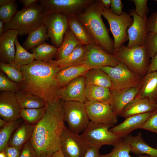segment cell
Instances as JSON below:
<instances>
[{
	"label": "cell",
	"mask_w": 157,
	"mask_h": 157,
	"mask_svg": "<svg viewBox=\"0 0 157 157\" xmlns=\"http://www.w3.org/2000/svg\"><path fill=\"white\" fill-rule=\"evenodd\" d=\"M61 99L51 104L46 103L45 113L34 126L29 140L38 156H51L60 148L62 134L65 126Z\"/></svg>",
	"instance_id": "1"
},
{
	"label": "cell",
	"mask_w": 157,
	"mask_h": 157,
	"mask_svg": "<svg viewBox=\"0 0 157 157\" xmlns=\"http://www.w3.org/2000/svg\"><path fill=\"white\" fill-rule=\"evenodd\" d=\"M23 79L20 90L30 92L51 104L60 98L62 87L56 78L60 68L47 62L35 60L31 63L20 67Z\"/></svg>",
	"instance_id": "2"
},
{
	"label": "cell",
	"mask_w": 157,
	"mask_h": 157,
	"mask_svg": "<svg viewBox=\"0 0 157 157\" xmlns=\"http://www.w3.org/2000/svg\"><path fill=\"white\" fill-rule=\"evenodd\" d=\"M103 7L99 0H94L76 17L92 36L95 42L112 55L114 42L101 18Z\"/></svg>",
	"instance_id": "3"
},
{
	"label": "cell",
	"mask_w": 157,
	"mask_h": 157,
	"mask_svg": "<svg viewBox=\"0 0 157 157\" xmlns=\"http://www.w3.org/2000/svg\"><path fill=\"white\" fill-rule=\"evenodd\" d=\"M45 15L38 1L29 7L17 11L11 21L5 24L4 32L15 30L19 35L28 34L43 24Z\"/></svg>",
	"instance_id": "4"
},
{
	"label": "cell",
	"mask_w": 157,
	"mask_h": 157,
	"mask_svg": "<svg viewBox=\"0 0 157 157\" xmlns=\"http://www.w3.org/2000/svg\"><path fill=\"white\" fill-rule=\"evenodd\" d=\"M112 55L119 62L142 77L144 78L147 74L150 61L145 45L128 48L124 44L114 51Z\"/></svg>",
	"instance_id": "5"
},
{
	"label": "cell",
	"mask_w": 157,
	"mask_h": 157,
	"mask_svg": "<svg viewBox=\"0 0 157 157\" xmlns=\"http://www.w3.org/2000/svg\"><path fill=\"white\" fill-rule=\"evenodd\" d=\"M110 77L112 83L110 89L121 90L132 87H140L143 77L129 69L123 63L119 62L115 67H99Z\"/></svg>",
	"instance_id": "6"
},
{
	"label": "cell",
	"mask_w": 157,
	"mask_h": 157,
	"mask_svg": "<svg viewBox=\"0 0 157 157\" xmlns=\"http://www.w3.org/2000/svg\"><path fill=\"white\" fill-rule=\"evenodd\" d=\"M102 15L107 20L113 36L114 51L117 50L129 40L127 31L132 25L133 19L125 11L121 15L117 16L113 14L110 8H104Z\"/></svg>",
	"instance_id": "7"
},
{
	"label": "cell",
	"mask_w": 157,
	"mask_h": 157,
	"mask_svg": "<svg viewBox=\"0 0 157 157\" xmlns=\"http://www.w3.org/2000/svg\"><path fill=\"white\" fill-rule=\"evenodd\" d=\"M63 108L64 120L67 124L68 128L76 133H81L90 121L85 103L64 101Z\"/></svg>",
	"instance_id": "8"
},
{
	"label": "cell",
	"mask_w": 157,
	"mask_h": 157,
	"mask_svg": "<svg viewBox=\"0 0 157 157\" xmlns=\"http://www.w3.org/2000/svg\"><path fill=\"white\" fill-rule=\"evenodd\" d=\"M111 126L90 121L87 127L80 134L92 146L101 147L104 145L113 146L123 139L110 132Z\"/></svg>",
	"instance_id": "9"
},
{
	"label": "cell",
	"mask_w": 157,
	"mask_h": 157,
	"mask_svg": "<svg viewBox=\"0 0 157 157\" xmlns=\"http://www.w3.org/2000/svg\"><path fill=\"white\" fill-rule=\"evenodd\" d=\"M94 0H39L45 15L63 13L67 17L76 16Z\"/></svg>",
	"instance_id": "10"
},
{
	"label": "cell",
	"mask_w": 157,
	"mask_h": 157,
	"mask_svg": "<svg viewBox=\"0 0 157 157\" xmlns=\"http://www.w3.org/2000/svg\"><path fill=\"white\" fill-rule=\"evenodd\" d=\"M60 145L65 157H85L92 147L80 134L73 132L66 125L61 136Z\"/></svg>",
	"instance_id": "11"
},
{
	"label": "cell",
	"mask_w": 157,
	"mask_h": 157,
	"mask_svg": "<svg viewBox=\"0 0 157 157\" xmlns=\"http://www.w3.org/2000/svg\"><path fill=\"white\" fill-rule=\"evenodd\" d=\"M43 24L46 27L48 38L53 45L58 48L68 28V17L60 13H49L45 15Z\"/></svg>",
	"instance_id": "12"
},
{
	"label": "cell",
	"mask_w": 157,
	"mask_h": 157,
	"mask_svg": "<svg viewBox=\"0 0 157 157\" xmlns=\"http://www.w3.org/2000/svg\"><path fill=\"white\" fill-rule=\"evenodd\" d=\"M85 105L90 121L112 127L117 122V116L109 102L86 101Z\"/></svg>",
	"instance_id": "13"
},
{
	"label": "cell",
	"mask_w": 157,
	"mask_h": 157,
	"mask_svg": "<svg viewBox=\"0 0 157 157\" xmlns=\"http://www.w3.org/2000/svg\"><path fill=\"white\" fill-rule=\"evenodd\" d=\"M119 62L96 43L86 45V50L83 64L92 68L102 66L115 67Z\"/></svg>",
	"instance_id": "14"
},
{
	"label": "cell",
	"mask_w": 157,
	"mask_h": 157,
	"mask_svg": "<svg viewBox=\"0 0 157 157\" xmlns=\"http://www.w3.org/2000/svg\"><path fill=\"white\" fill-rule=\"evenodd\" d=\"M15 92L11 91L0 92V115L1 118L9 122L20 119L21 110Z\"/></svg>",
	"instance_id": "15"
},
{
	"label": "cell",
	"mask_w": 157,
	"mask_h": 157,
	"mask_svg": "<svg viewBox=\"0 0 157 157\" xmlns=\"http://www.w3.org/2000/svg\"><path fill=\"white\" fill-rule=\"evenodd\" d=\"M129 14L133 17V21L127 30L129 42L126 47L131 48L135 45H144L147 34L146 29L147 18H141L134 9L130 10Z\"/></svg>",
	"instance_id": "16"
},
{
	"label": "cell",
	"mask_w": 157,
	"mask_h": 157,
	"mask_svg": "<svg viewBox=\"0 0 157 157\" xmlns=\"http://www.w3.org/2000/svg\"><path fill=\"white\" fill-rule=\"evenodd\" d=\"M86 87L84 76H80L61 88L60 98L64 101H76L85 103L86 101L85 95Z\"/></svg>",
	"instance_id": "17"
},
{
	"label": "cell",
	"mask_w": 157,
	"mask_h": 157,
	"mask_svg": "<svg viewBox=\"0 0 157 157\" xmlns=\"http://www.w3.org/2000/svg\"><path fill=\"white\" fill-rule=\"evenodd\" d=\"M153 112L130 116L125 118L122 122L110 128L109 131L120 138L124 139L130 135V133L135 130L139 129Z\"/></svg>",
	"instance_id": "18"
},
{
	"label": "cell",
	"mask_w": 157,
	"mask_h": 157,
	"mask_svg": "<svg viewBox=\"0 0 157 157\" xmlns=\"http://www.w3.org/2000/svg\"><path fill=\"white\" fill-rule=\"evenodd\" d=\"M140 87H132L121 90L110 89L109 102L115 114L119 116L125 107L138 95Z\"/></svg>",
	"instance_id": "19"
},
{
	"label": "cell",
	"mask_w": 157,
	"mask_h": 157,
	"mask_svg": "<svg viewBox=\"0 0 157 157\" xmlns=\"http://www.w3.org/2000/svg\"><path fill=\"white\" fill-rule=\"evenodd\" d=\"M19 35L15 30H9L0 36V62L6 64L12 63L15 54V42Z\"/></svg>",
	"instance_id": "20"
},
{
	"label": "cell",
	"mask_w": 157,
	"mask_h": 157,
	"mask_svg": "<svg viewBox=\"0 0 157 157\" xmlns=\"http://www.w3.org/2000/svg\"><path fill=\"white\" fill-rule=\"evenodd\" d=\"M156 109V104L148 99L136 97L125 107L119 116L126 118L133 115L153 112Z\"/></svg>",
	"instance_id": "21"
},
{
	"label": "cell",
	"mask_w": 157,
	"mask_h": 157,
	"mask_svg": "<svg viewBox=\"0 0 157 157\" xmlns=\"http://www.w3.org/2000/svg\"><path fill=\"white\" fill-rule=\"evenodd\" d=\"M86 46H77L73 51L66 57L59 60H52L47 63L59 67L60 70L83 64L85 56Z\"/></svg>",
	"instance_id": "22"
},
{
	"label": "cell",
	"mask_w": 157,
	"mask_h": 157,
	"mask_svg": "<svg viewBox=\"0 0 157 157\" xmlns=\"http://www.w3.org/2000/svg\"><path fill=\"white\" fill-rule=\"evenodd\" d=\"M136 97L147 98L157 103V71L147 73L144 77Z\"/></svg>",
	"instance_id": "23"
},
{
	"label": "cell",
	"mask_w": 157,
	"mask_h": 157,
	"mask_svg": "<svg viewBox=\"0 0 157 157\" xmlns=\"http://www.w3.org/2000/svg\"><path fill=\"white\" fill-rule=\"evenodd\" d=\"M123 139L129 144L131 152L136 155L145 154L151 157H157V149L151 147L146 143L141 133L139 132L135 136L129 135Z\"/></svg>",
	"instance_id": "24"
},
{
	"label": "cell",
	"mask_w": 157,
	"mask_h": 157,
	"mask_svg": "<svg viewBox=\"0 0 157 157\" xmlns=\"http://www.w3.org/2000/svg\"><path fill=\"white\" fill-rule=\"evenodd\" d=\"M68 28L83 44L86 46L96 43L88 31L76 16L68 17Z\"/></svg>",
	"instance_id": "25"
},
{
	"label": "cell",
	"mask_w": 157,
	"mask_h": 157,
	"mask_svg": "<svg viewBox=\"0 0 157 157\" xmlns=\"http://www.w3.org/2000/svg\"><path fill=\"white\" fill-rule=\"evenodd\" d=\"M34 126L25 122L20 125L16 129L10 137L8 146L22 149L23 146L28 141L33 133Z\"/></svg>",
	"instance_id": "26"
},
{
	"label": "cell",
	"mask_w": 157,
	"mask_h": 157,
	"mask_svg": "<svg viewBox=\"0 0 157 157\" xmlns=\"http://www.w3.org/2000/svg\"><path fill=\"white\" fill-rule=\"evenodd\" d=\"M91 68H92L83 64L69 67L60 70L56 74V78L63 88L74 79L80 76L84 75Z\"/></svg>",
	"instance_id": "27"
},
{
	"label": "cell",
	"mask_w": 157,
	"mask_h": 157,
	"mask_svg": "<svg viewBox=\"0 0 157 157\" xmlns=\"http://www.w3.org/2000/svg\"><path fill=\"white\" fill-rule=\"evenodd\" d=\"M86 86L93 85L112 88V83L108 75L99 68H92L84 75Z\"/></svg>",
	"instance_id": "28"
},
{
	"label": "cell",
	"mask_w": 157,
	"mask_h": 157,
	"mask_svg": "<svg viewBox=\"0 0 157 157\" xmlns=\"http://www.w3.org/2000/svg\"><path fill=\"white\" fill-rule=\"evenodd\" d=\"M15 93L21 109L41 108L46 104L44 100L27 92L19 90Z\"/></svg>",
	"instance_id": "29"
},
{
	"label": "cell",
	"mask_w": 157,
	"mask_h": 157,
	"mask_svg": "<svg viewBox=\"0 0 157 157\" xmlns=\"http://www.w3.org/2000/svg\"><path fill=\"white\" fill-rule=\"evenodd\" d=\"M81 44H83L68 28L65 33L61 44L58 48L56 60H60L66 57L77 46Z\"/></svg>",
	"instance_id": "30"
},
{
	"label": "cell",
	"mask_w": 157,
	"mask_h": 157,
	"mask_svg": "<svg viewBox=\"0 0 157 157\" xmlns=\"http://www.w3.org/2000/svg\"><path fill=\"white\" fill-rule=\"evenodd\" d=\"M85 95L86 101L109 103L111 99L110 89L103 87L86 86Z\"/></svg>",
	"instance_id": "31"
},
{
	"label": "cell",
	"mask_w": 157,
	"mask_h": 157,
	"mask_svg": "<svg viewBox=\"0 0 157 157\" xmlns=\"http://www.w3.org/2000/svg\"><path fill=\"white\" fill-rule=\"evenodd\" d=\"M23 44V47L27 50L38 46L48 40L47 28L43 24L28 34Z\"/></svg>",
	"instance_id": "32"
},
{
	"label": "cell",
	"mask_w": 157,
	"mask_h": 157,
	"mask_svg": "<svg viewBox=\"0 0 157 157\" xmlns=\"http://www.w3.org/2000/svg\"><path fill=\"white\" fill-rule=\"evenodd\" d=\"M58 48L44 42L30 50L35 60L47 62L56 56Z\"/></svg>",
	"instance_id": "33"
},
{
	"label": "cell",
	"mask_w": 157,
	"mask_h": 157,
	"mask_svg": "<svg viewBox=\"0 0 157 157\" xmlns=\"http://www.w3.org/2000/svg\"><path fill=\"white\" fill-rule=\"evenodd\" d=\"M45 111V106L39 108L21 109L20 116L25 122L35 126L42 118Z\"/></svg>",
	"instance_id": "34"
},
{
	"label": "cell",
	"mask_w": 157,
	"mask_h": 157,
	"mask_svg": "<svg viewBox=\"0 0 157 157\" xmlns=\"http://www.w3.org/2000/svg\"><path fill=\"white\" fill-rule=\"evenodd\" d=\"M15 44L16 50L12 63L20 67L29 65L35 60L33 53L28 52L21 45L17 38L15 40Z\"/></svg>",
	"instance_id": "35"
},
{
	"label": "cell",
	"mask_w": 157,
	"mask_h": 157,
	"mask_svg": "<svg viewBox=\"0 0 157 157\" xmlns=\"http://www.w3.org/2000/svg\"><path fill=\"white\" fill-rule=\"evenodd\" d=\"M19 119L8 122L0 129V152L4 150L8 146L9 141L13 133L21 122Z\"/></svg>",
	"instance_id": "36"
},
{
	"label": "cell",
	"mask_w": 157,
	"mask_h": 157,
	"mask_svg": "<svg viewBox=\"0 0 157 157\" xmlns=\"http://www.w3.org/2000/svg\"><path fill=\"white\" fill-rule=\"evenodd\" d=\"M131 147L127 142L122 139L116 145L109 153L100 155V157H133L130 154ZM137 157H151L149 155H140Z\"/></svg>",
	"instance_id": "37"
},
{
	"label": "cell",
	"mask_w": 157,
	"mask_h": 157,
	"mask_svg": "<svg viewBox=\"0 0 157 157\" xmlns=\"http://www.w3.org/2000/svg\"><path fill=\"white\" fill-rule=\"evenodd\" d=\"M0 69L8 78L14 82L19 84L23 79V75L20 67L13 63L6 64L0 62Z\"/></svg>",
	"instance_id": "38"
},
{
	"label": "cell",
	"mask_w": 157,
	"mask_h": 157,
	"mask_svg": "<svg viewBox=\"0 0 157 157\" xmlns=\"http://www.w3.org/2000/svg\"><path fill=\"white\" fill-rule=\"evenodd\" d=\"M18 5L16 0H13L10 4L0 7V20L5 24L9 22L17 11Z\"/></svg>",
	"instance_id": "39"
},
{
	"label": "cell",
	"mask_w": 157,
	"mask_h": 157,
	"mask_svg": "<svg viewBox=\"0 0 157 157\" xmlns=\"http://www.w3.org/2000/svg\"><path fill=\"white\" fill-rule=\"evenodd\" d=\"M19 84L8 78L2 71L0 72V91H11L15 92L20 90Z\"/></svg>",
	"instance_id": "40"
},
{
	"label": "cell",
	"mask_w": 157,
	"mask_h": 157,
	"mask_svg": "<svg viewBox=\"0 0 157 157\" xmlns=\"http://www.w3.org/2000/svg\"><path fill=\"white\" fill-rule=\"evenodd\" d=\"M150 58L157 53V33L147 34L145 44Z\"/></svg>",
	"instance_id": "41"
},
{
	"label": "cell",
	"mask_w": 157,
	"mask_h": 157,
	"mask_svg": "<svg viewBox=\"0 0 157 157\" xmlns=\"http://www.w3.org/2000/svg\"><path fill=\"white\" fill-rule=\"evenodd\" d=\"M139 129L157 133V109Z\"/></svg>",
	"instance_id": "42"
},
{
	"label": "cell",
	"mask_w": 157,
	"mask_h": 157,
	"mask_svg": "<svg viewBox=\"0 0 157 157\" xmlns=\"http://www.w3.org/2000/svg\"><path fill=\"white\" fill-rule=\"evenodd\" d=\"M134 3L135 8V12L142 19L147 18V16L149 12L147 6V0H130Z\"/></svg>",
	"instance_id": "43"
},
{
	"label": "cell",
	"mask_w": 157,
	"mask_h": 157,
	"mask_svg": "<svg viewBox=\"0 0 157 157\" xmlns=\"http://www.w3.org/2000/svg\"><path fill=\"white\" fill-rule=\"evenodd\" d=\"M146 29L147 34L157 33V11L147 18Z\"/></svg>",
	"instance_id": "44"
},
{
	"label": "cell",
	"mask_w": 157,
	"mask_h": 157,
	"mask_svg": "<svg viewBox=\"0 0 157 157\" xmlns=\"http://www.w3.org/2000/svg\"><path fill=\"white\" fill-rule=\"evenodd\" d=\"M38 156L29 140L23 146L19 157H37Z\"/></svg>",
	"instance_id": "45"
},
{
	"label": "cell",
	"mask_w": 157,
	"mask_h": 157,
	"mask_svg": "<svg viewBox=\"0 0 157 157\" xmlns=\"http://www.w3.org/2000/svg\"><path fill=\"white\" fill-rule=\"evenodd\" d=\"M110 7L111 11L116 15L119 16L123 13V4L120 0H111Z\"/></svg>",
	"instance_id": "46"
},
{
	"label": "cell",
	"mask_w": 157,
	"mask_h": 157,
	"mask_svg": "<svg viewBox=\"0 0 157 157\" xmlns=\"http://www.w3.org/2000/svg\"><path fill=\"white\" fill-rule=\"evenodd\" d=\"M21 149L15 147L8 146L4 151L7 157H19Z\"/></svg>",
	"instance_id": "47"
},
{
	"label": "cell",
	"mask_w": 157,
	"mask_h": 157,
	"mask_svg": "<svg viewBox=\"0 0 157 157\" xmlns=\"http://www.w3.org/2000/svg\"><path fill=\"white\" fill-rule=\"evenodd\" d=\"M100 148L96 146L91 147L88 150L85 157H100L99 151Z\"/></svg>",
	"instance_id": "48"
},
{
	"label": "cell",
	"mask_w": 157,
	"mask_h": 157,
	"mask_svg": "<svg viewBox=\"0 0 157 157\" xmlns=\"http://www.w3.org/2000/svg\"><path fill=\"white\" fill-rule=\"evenodd\" d=\"M157 71V53L151 58L149 66L147 73Z\"/></svg>",
	"instance_id": "49"
},
{
	"label": "cell",
	"mask_w": 157,
	"mask_h": 157,
	"mask_svg": "<svg viewBox=\"0 0 157 157\" xmlns=\"http://www.w3.org/2000/svg\"><path fill=\"white\" fill-rule=\"evenodd\" d=\"M23 4L25 8L29 7L33 3L38 1L36 0H21L19 1Z\"/></svg>",
	"instance_id": "50"
},
{
	"label": "cell",
	"mask_w": 157,
	"mask_h": 157,
	"mask_svg": "<svg viewBox=\"0 0 157 157\" xmlns=\"http://www.w3.org/2000/svg\"><path fill=\"white\" fill-rule=\"evenodd\" d=\"M99 1L104 8L107 9L110 8L109 7L110 6L111 0H99Z\"/></svg>",
	"instance_id": "51"
},
{
	"label": "cell",
	"mask_w": 157,
	"mask_h": 157,
	"mask_svg": "<svg viewBox=\"0 0 157 157\" xmlns=\"http://www.w3.org/2000/svg\"><path fill=\"white\" fill-rule=\"evenodd\" d=\"M51 157H65L63 154L62 151L60 149L53 153L51 156Z\"/></svg>",
	"instance_id": "52"
},
{
	"label": "cell",
	"mask_w": 157,
	"mask_h": 157,
	"mask_svg": "<svg viewBox=\"0 0 157 157\" xmlns=\"http://www.w3.org/2000/svg\"><path fill=\"white\" fill-rule=\"evenodd\" d=\"M13 0H0V6L1 7L7 5L13 1Z\"/></svg>",
	"instance_id": "53"
},
{
	"label": "cell",
	"mask_w": 157,
	"mask_h": 157,
	"mask_svg": "<svg viewBox=\"0 0 157 157\" xmlns=\"http://www.w3.org/2000/svg\"><path fill=\"white\" fill-rule=\"evenodd\" d=\"M5 23L2 21L0 20V36H1L4 32V28Z\"/></svg>",
	"instance_id": "54"
},
{
	"label": "cell",
	"mask_w": 157,
	"mask_h": 157,
	"mask_svg": "<svg viewBox=\"0 0 157 157\" xmlns=\"http://www.w3.org/2000/svg\"><path fill=\"white\" fill-rule=\"evenodd\" d=\"M8 122L4 119L1 118L0 119V128H1L6 125Z\"/></svg>",
	"instance_id": "55"
},
{
	"label": "cell",
	"mask_w": 157,
	"mask_h": 157,
	"mask_svg": "<svg viewBox=\"0 0 157 157\" xmlns=\"http://www.w3.org/2000/svg\"><path fill=\"white\" fill-rule=\"evenodd\" d=\"M0 157H7L4 150L0 152Z\"/></svg>",
	"instance_id": "56"
},
{
	"label": "cell",
	"mask_w": 157,
	"mask_h": 157,
	"mask_svg": "<svg viewBox=\"0 0 157 157\" xmlns=\"http://www.w3.org/2000/svg\"><path fill=\"white\" fill-rule=\"evenodd\" d=\"M51 156L48 155L43 154L38 156L37 157H51Z\"/></svg>",
	"instance_id": "57"
},
{
	"label": "cell",
	"mask_w": 157,
	"mask_h": 157,
	"mask_svg": "<svg viewBox=\"0 0 157 157\" xmlns=\"http://www.w3.org/2000/svg\"><path fill=\"white\" fill-rule=\"evenodd\" d=\"M156 148L157 149V143L156 144Z\"/></svg>",
	"instance_id": "58"
},
{
	"label": "cell",
	"mask_w": 157,
	"mask_h": 157,
	"mask_svg": "<svg viewBox=\"0 0 157 157\" xmlns=\"http://www.w3.org/2000/svg\"><path fill=\"white\" fill-rule=\"evenodd\" d=\"M154 1H157V0H154Z\"/></svg>",
	"instance_id": "59"
},
{
	"label": "cell",
	"mask_w": 157,
	"mask_h": 157,
	"mask_svg": "<svg viewBox=\"0 0 157 157\" xmlns=\"http://www.w3.org/2000/svg\"><path fill=\"white\" fill-rule=\"evenodd\" d=\"M156 105H157V104H156Z\"/></svg>",
	"instance_id": "60"
}]
</instances>
